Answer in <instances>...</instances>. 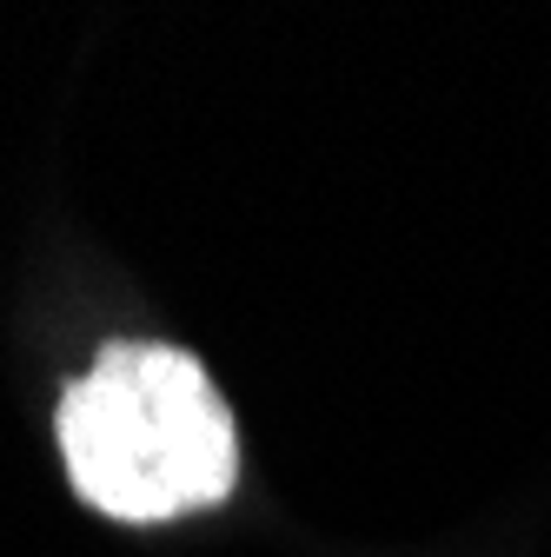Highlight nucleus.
<instances>
[{"mask_svg":"<svg viewBox=\"0 0 551 557\" xmlns=\"http://www.w3.org/2000/svg\"><path fill=\"white\" fill-rule=\"evenodd\" d=\"M53 425L74 492L120 524L206 511L240 478L233 411L180 345H100V359L60 392Z\"/></svg>","mask_w":551,"mask_h":557,"instance_id":"obj_1","label":"nucleus"}]
</instances>
